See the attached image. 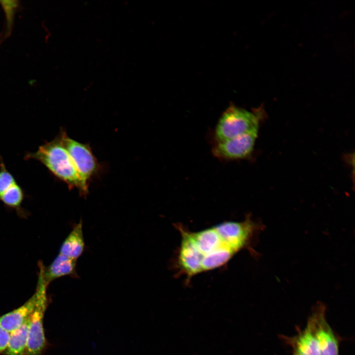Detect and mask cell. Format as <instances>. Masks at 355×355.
<instances>
[{"label": "cell", "instance_id": "cell-1", "mask_svg": "<svg viewBox=\"0 0 355 355\" xmlns=\"http://www.w3.org/2000/svg\"><path fill=\"white\" fill-rule=\"evenodd\" d=\"M176 227L181 236L176 266L187 281L223 266L240 251L218 224L197 232H191L181 224Z\"/></svg>", "mask_w": 355, "mask_h": 355}, {"label": "cell", "instance_id": "cell-2", "mask_svg": "<svg viewBox=\"0 0 355 355\" xmlns=\"http://www.w3.org/2000/svg\"><path fill=\"white\" fill-rule=\"evenodd\" d=\"M25 159H34L42 163L55 178L65 183L70 189L75 188L83 195L88 193L59 135L51 141L40 145L35 152H28Z\"/></svg>", "mask_w": 355, "mask_h": 355}, {"label": "cell", "instance_id": "cell-3", "mask_svg": "<svg viewBox=\"0 0 355 355\" xmlns=\"http://www.w3.org/2000/svg\"><path fill=\"white\" fill-rule=\"evenodd\" d=\"M263 110L251 111L230 106L222 114L214 130L216 142L224 141L259 129Z\"/></svg>", "mask_w": 355, "mask_h": 355}, {"label": "cell", "instance_id": "cell-4", "mask_svg": "<svg viewBox=\"0 0 355 355\" xmlns=\"http://www.w3.org/2000/svg\"><path fill=\"white\" fill-rule=\"evenodd\" d=\"M47 286L38 276L36 290L37 302L31 317L25 355H41L46 346L43 318L48 304Z\"/></svg>", "mask_w": 355, "mask_h": 355}, {"label": "cell", "instance_id": "cell-5", "mask_svg": "<svg viewBox=\"0 0 355 355\" xmlns=\"http://www.w3.org/2000/svg\"><path fill=\"white\" fill-rule=\"evenodd\" d=\"M59 135L76 169L83 185L88 191L90 179L98 173L99 164L92 149L87 143H83L69 137L61 130Z\"/></svg>", "mask_w": 355, "mask_h": 355}, {"label": "cell", "instance_id": "cell-6", "mask_svg": "<svg viewBox=\"0 0 355 355\" xmlns=\"http://www.w3.org/2000/svg\"><path fill=\"white\" fill-rule=\"evenodd\" d=\"M258 129L254 130L233 138L216 142L212 149L213 155L224 160L241 159L252 152Z\"/></svg>", "mask_w": 355, "mask_h": 355}, {"label": "cell", "instance_id": "cell-7", "mask_svg": "<svg viewBox=\"0 0 355 355\" xmlns=\"http://www.w3.org/2000/svg\"><path fill=\"white\" fill-rule=\"evenodd\" d=\"M309 323L317 339L320 355H338V345L335 336L323 316Z\"/></svg>", "mask_w": 355, "mask_h": 355}, {"label": "cell", "instance_id": "cell-8", "mask_svg": "<svg viewBox=\"0 0 355 355\" xmlns=\"http://www.w3.org/2000/svg\"><path fill=\"white\" fill-rule=\"evenodd\" d=\"M76 260L59 253L47 267L39 264V275L48 285L51 281L61 277L76 276Z\"/></svg>", "mask_w": 355, "mask_h": 355}, {"label": "cell", "instance_id": "cell-9", "mask_svg": "<svg viewBox=\"0 0 355 355\" xmlns=\"http://www.w3.org/2000/svg\"><path fill=\"white\" fill-rule=\"evenodd\" d=\"M36 292L22 305L0 316V325L10 333L22 325L32 315L36 304Z\"/></svg>", "mask_w": 355, "mask_h": 355}, {"label": "cell", "instance_id": "cell-10", "mask_svg": "<svg viewBox=\"0 0 355 355\" xmlns=\"http://www.w3.org/2000/svg\"><path fill=\"white\" fill-rule=\"evenodd\" d=\"M84 246L82 221L80 220L63 242L60 247V253L76 260L83 252Z\"/></svg>", "mask_w": 355, "mask_h": 355}, {"label": "cell", "instance_id": "cell-11", "mask_svg": "<svg viewBox=\"0 0 355 355\" xmlns=\"http://www.w3.org/2000/svg\"><path fill=\"white\" fill-rule=\"evenodd\" d=\"M31 317L19 327L10 333L7 347L2 354L25 355Z\"/></svg>", "mask_w": 355, "mask_h": 355}, {"label": "cell", "instance_id": "cell-12", "mask_svg": "<svg viewBox=\"0 0 355 355\" xmlns=\"http://www.w3.org/2000/svg\"><path fill=\"white\" fill-rule=\"evenodd\" d=\"M294 355H320L318 343L310 323L296 340Z\"/></svg>", "mask_w": 355, "mask_h": 355}, {"label": "cell", "instance_id": "cell-13", "mask_svg": "<svg viewBox=\"0 0 355 355\" xmlns=\"http://www.w3.org/2000/svg\"><path fill=\"white\" fill-rule=\"evenodd\" d=\"M23 189L17 182L11 185L0 197V200L6 206L18 209L23 200Z\"/></svg>", "mask_w": 355, "mask_h": 355}, {"label": "cell", "instance_id": "cell-14", "mask_svg": "<svg viewBox=\"0 0 355 355\" xmlns=\"http://www.w3.org/2000/svg\"><path fill=\"white\" fill-rule=\"evenodd\" d=\"M0 3L6 15V26L4 36L7 37L11 34L15 9L18 7L19 1L14 0H0Z\"/></svg>", "mask_w": 355, "mask_h": 355}, {"label": "cell", "instance_id": "cell-15", "mask_svg": "<svg viewBox=\"0 0 355 355\" xmlns=\"http://www.w3.org/2000/svg\"><path fill=\"white\" fill-rule=\"evenodd\" d=\"M16 182L15 178L6 169L0 156V197L11 185Z\"/></svg>", "mask_w": 355, "mask_h": 355}, {"label": "cell", "instance_id": "cell-16", "mask_svg": "<svg viewBox=\"0 0 355 355\" xmlns=\"http://www.w3.org/2000/svg\"><path fill=\"white\" fill-rule=\"evenodd\" d=\"M10 337V333L5 330L0 325V353H3L6 350Z\"/></svg>", "mask_w": 355, "mask_h": 355}]
</instances>
